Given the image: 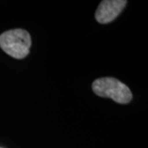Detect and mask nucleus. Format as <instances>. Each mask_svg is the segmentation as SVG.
<instances>
[{
	"mask_svg": "<svg viewBox=\"0 0 148 148\" xmlns=\"http://www.w3.org/2000/svg\"><path fill=\"white\" fill-rule=\"evenodd\" d=\"M31 46V35L24 29H12L0 35V48L12 58H26L30 53Z\"/></svg>",
	"mask_w": 148,
	"mask_h": 148,
	"instance_id": "obj_1",
	"label": "nucleus"
},
{
	"mask_svg": "<svg viewBox=\"0 0 148 148\" xmlns=\"http://www.w3.org/2000/svg\"><path fill=\"white\" fill-rule=\"evenodd\" d=\"M91 88L96 95L110 98L118 104L126 105L132 99V93L129 87L114 77H106L95 80Z\"/></svg>",
	"mask_w": 148,
	"mask_h": 148,
	"instance_id": "obj_2",
	"label": "nucleus"
},
{
	"mask_svg": "<svg viewBox=\"0 0 148 148\" xmlns=\"http://www.w3.org/2000/svg\"><path fill=\"white\" fill-rule=\"evenodd\" d=\"M127 3L126 0H104L101 1L95 11V20L101 24L113 21L122 12Z\"/></svg>",
	"mask_w": 148,
	"mask_h": 148,
	"instance_id": "obj_3",
	"label": "nucleus"
}]
</instances>
